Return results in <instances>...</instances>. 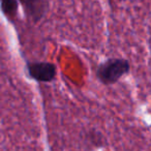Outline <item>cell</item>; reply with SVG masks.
Masks as SVG:
<instances>
[{"label":"cell","instance_id":"6da1fadb","mask_svg":"<svg viewBox=\"0 0 151 151\" xmlns=\"http://www.w3.org/2000/svg\"><path fill=\"white\" fill-rule=\"evenodd\" d=\"M129 61L123 58H109L99 63L96 68L97 80L101 84L109 86L117 83L129 71Z\"/></svg>","mask_w":151,"mask_h":151},{"label":"cell","instance_id":"7a4b0ae2","mask_svg":"<svg viewBox=\"0 0 151 151\" xmlns=\"http://www.w3.org/2000/svg\"><path fill=\"white\" fill-rule=\"evenodd\" d=\"M26 71L29 78L40 83H50L56 79L55 64L47 61H31L26 63Z\"/></svg>","mask_w":151,"mask_h":151},{"label":"cell","instance_id":"3957f363","mask_svg":"<svg viewBox=\"0 0 151 151\" xmlns=\"http://www.w3.org/2000/svg\"><path fill=\"white\" fill-rule=\"evenodd\" d=\"M27 18L33 23H38L49 11V0H19Z\"/></svg>","mask_w":151,"mask_h":151},{"label":"cell","instance_id":"277c9868","mask_svg":"<svg viewBox=\"0 0 151 151\" xmlns=\"http://www.w3.org/2000/svg\"><path fill=\"white\" fill-rule=\"evenodd\" d=\"M0 9L9 21H14L18 16L19 0H0Z\"/></svg>","mask_w":151,"mask_h":151},{"label":"cell","instance_id":"5b68a950","mask_svg":"<svg viewBox=\"0 0 151 151\" xmlns=\"http://www.w3.org/2000/svg\"><path fill=\"white\" fill-rule=\"evenodd\" d=\"M85 142L90 145L91 148H101L105 146V138L99 132L95 129H90L85 134Z\"/></svg>","mask_w":151,"mask_h":151}]
</instances>
